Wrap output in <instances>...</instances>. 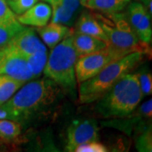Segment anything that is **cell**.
Returning a JSON list of instances; mask_svg holds the SVG:
<instances>
[{"instance_id": "cell-18", "label": "cell", "mask_w": 152, "mask_h": 152, "mask_svg": "<svg viewBox=\"0 0 152 152\" xmlns=\"http://www.w3.org/2000/svg\"><path fill=\"white\" fill-rule=\"evenodd\" d=\"M21 133V125L17 121L0 120V139L10 142L18 137Z\"/></svg>"}, {"instance_id": "cell-12", "label": "cell", "mask_w": 152, "mask_h": 152, "mask_svg": "<svg viewBox=\"0 0 152 152\" xmlns=\"http://www.w3.org/2000/svg\"><path fill=\"white\" fill-rule=\"evenodd\" d=\"M73 42L77 58L102 50L108 46V42L99 38L76 32L73 34Z\"/></svg>"}, {"instance_id": "cell-31", "label": "cell", "mask_w": 152, "mask_h": 152, "mask_svg": "<svg viewBox=\"0 0 152 152\" xmlns=\"http://www.w3.org/2000/svg\"><path fill=\"white\" fill-rule=\"evenodd\" d=\"M43 1H47V2H49V3H50V2H51V1H52V0H43Z\"/></svg>"}, {"instance_id": "cell-5", "label": "cell", "mask_w": 152, "mask_h": 152, "mask_svg": "<svg viewBox=\"0 0 152 152\" xmlns=\"http://www.w3.org/2000/svg\"><path fill=\"white\" fill-rule=\"evenodd\" d=\"M127 55L110 45L102 50L79 57L75 64V77L80 83L94 77L99 72L114 61Z\"/></svg>"}, {"instance_id": "cell-11", "label": "cell", "mask_w": 152, "mask_h": 152, "mask_svg": "<svg viewBox=\"0 0 152 152\" xmlns=\"http://www.w3.org/2000/svg\"><path fill=\"white\" fill-rule=\"evenodd\" d=\"M44 42L51 49L56 46L60 42L74 33L73 29H70L64 25L51 23L36 30Z\"/></svg>"}, {"instance_id": "cell-17", "label": "cell", "mask_w": 152, "mask_h": 152, "mask_svg": "<svg viewBox=\"0 0 152 152\" xmlns=\"http://www.w3.org/2000/svg\"><path fill=\"white\" fill-rule=\"evenodd\" d=\"M33 79L39 77L42 73L48 58L47 51H39L26 56Z\"/></svg>"}, {"instance_id": "cell-21", "label": "cell", "mask_w": 152, "mask_h": 152, "mask_svg": "<svg viewBox=\"0 0 152 152\" xmlns=\"http://www.w3.org/2000/svg\"><path fill=\"white\" fill-rule=\"evenodd\" d=\"M147 10L142 4L139 2H132L128 6L127 18L133 30L135 29Z\"/></svg>"}, {"instance_id": "cell-20", "label": "cell", "mask_w": 152, "mask_h": 152, "mask_svg": "<svg viewBox=\"0 0 152 152\" xmlns=\"http://www.w3.org/2000/svg\"><path fill=\"white\" fill-rule=\"evenodd\" d=\"M139 39L143 42L149 44L151 41V15L147 10L144 13L143 17L134 30Z\"/></svg>"}, {"instance_id": "cell-1", "label": "cell", "mask_w": 152, "mask_h": 152, "mask_svg": "<svg viewBox=\"0 0 152 152\" xmlns=\"http://www.w3.org/2000/svg\"><path fill=\"white\" fill-rule=\"evenodd\" d=\"M58 85L45 77L30 82L0 106V120L23 122L52 104L58 93Z\"/></svg>"}, {"instance_id": "cell-4", "label": "cell", "mask_w": 152, "mask_h": 152, "mask_svg": "<svg viewBox=\"0 0 152 152\" xmlns=\"http://www.w3.org/2000/svg\"><path fill=\"white\" fill-rule=\"evenodd\" d=\"M77 60L73 42V34L52 49L43 72L45 77L69 92L76 88L75 64Z\"/></svg>"}, {"instance_id": "cell-24", "label": "cell", "mask_w": 152, "mask_h": 152, "mask_svg": "<svg viewBox=\"0 0 152 152\" xmlns=\"http://www.w3.org/2000/svg\"><path fill=\"white\" fill-rule=\"evenodd\" d=\"M17 20L16 14L9 7L6 0H0V26Z\"/></svg>"}, {"instance_id": "cell-16", "label": "cell", "mask_w": 152, "mask_h": 152, "mask_svg": "<svg viewBox=\"0 0 152 152\" xmlns=\"http://www.w3.org/2000/svg\"><path fill=\"white\" fill-rule=\"evenodd\" d=\"M50 4H52L53 9L52 23L68 26H71L74 23L76 13H74L70 9L54 1H52Z\"/></svg>"}, {"instance_id": "cell-3", "label": "cell", "mask_w": 152, "mask_h": 152, "mask_svg": "<svg viewBox=\"0 0 152 152\" xmlns=\"http://www.w3.org/2000/svg\"><path fill=\"white\" fill-rule=\"evenodd\" d=\"M141 52H132L110 63L94 77L79 83L78 94L80 104L96 102L125 74L130 73L144 61Z\"/></svg>"}, {"instance_id": "cell-9", "label": "cell", "mask_w": 152, "mask_h": 152, "mask_svg": "<svg viewBox=\"0 0 152 152\" xmlns=\"http://www.w3.org/2000/svg\"><path fill=\"white\" fill-rule=\"evenodd\" d=\"M6 48L25 57L39 51H47L36 35L35 30L26 27L13 37Z\"/></svg>"}, {"instance_id": "cell-22", "label": "cell", "mask_w": 152, "mask_h": 152, "mask_svg": "<svg viewBox=\"0 0 152 152\" xmlns=\"http://www.w3.org/2000/svg\"><path fill=\"white\" fill-rule=\"evenodd\" d=\"M39 0H8L9 7L15 14L21 15L38 2Z\"/></svg>"}, {"instance_id": "cell-13", "label": "cell", "mask_w": 152, "mask_h": 152, "mask_svg": "<svg viewBox=\"0 0 152 152\" xmlns=\"http://www.w3.org/2000/svg\"><path fill=\"white\" fill-rule=\"evenodd\" d=\"M76 33L99 38L108 42V37L96 16L90 13H83L76 23Z\"/></svg>"}, {"instance_id": "cell-7", "label": "cell", "mask_w": 152, "mask_h": 152, "mask_svg": "<svg viewBox=\"0 0 152 152\" xmlns=\"http://www.w3.org/2000/svg\"><path fill=\"white\" fill-rule=\"evenodd\" d=\"M98 140L99 127L94 119L74 121L67 130L66 150L75 151L76 148L80 144L97 142Z\"/></svg>"}, {"instance_id": "cell-26", "label": "cell", "mask_w": 152, "mask_h": 152, "mask_svg": "<svg viewBox=\"0 0 152 152\" xmlns=\"http://www.w3.org/2000/svg\"><path fill=\"white\" fill-rule=\"evenodd\" d=\"M76 152H106L108 151L104 144L99 143L97 142H88L86 144H83L76 148Z\"/></svg>"}, {"instance_id": "cell-32", "label": "cell", "mask_w": 152, "mask_h": 152, "mask_svg": "<svg viewBox=\"0 0 152 152\" xmlns=\"http://www.w3.org/2000/svg\"><path fill=\"white\" fill-rule=\"evenodd\" d=\"M85 1H87V0H80V2H81V4H83V2H85Z\"/></svg>"}, {"instance_id": "cell-2", "label": "cell", "mask_w": 152, "mask_h": 152, "mask_svg": "<svg viewBox=\"0 0 152 152\" xmlns=\"http://www.w3.org/2000/svg\"><path fill=\"white\" fill-rule=\"evenodd\" d=\"M143 98L137 73L125 74L96 101L95 111L103 118H123L130 115Z\"/></svg>"}, {"instance_id": "cell-14", "label": "cell", "mask_w": 152, "mask_h": 152, "mask_svg": "<svg viewBox=\"0 0 152 152\" xmlns=\"http://www.w3.org/2000/svg\"><path fill=\"white\" fill-rule=\"evenodd\" d=\"M130 2V0H87L82 5L91 10L110 15L123 11Z\"/></svg>"}, {"instance_id": "cell-23", "label": "cell", "mask_w": 152, "mask_h": 152, "mask_svg": "<svg viewBox=\"0 0 152 152\" xmlns=\"http://www.w3.org/2000/svg\"><path fill=\"white\" fill-rule=\"evenodd\" d=\"M136 148L139 151L151 152L152 151V137L151 128L144 130L136 141Z\"/></svg>"}, {"instance_id": "cell-10", "label": "cell", "mask_w": 152, "mask_h": 152, "mask_svg": "<svg viewBox=\"0 0 152 152\" xmlns=\"http://www.w3.org/2000/svg\"><path fill=\"white\" fill-rule=\"evenodd\" d=\"M52 16V9L46 3L35 4L21 15L16 16L17 20L22 25L42 27L49 20Z\"/></svg>"}, {"instance_id": "cell-25", "label": "cell", "mask_w": 152, "mask_h": 152, "mask_svg": "<svg viewBox=\"0 0 152 152\" xmlns=\"http://www.w3.org/2000/svg\"><path fill=\"white\" fill-rule=\"evenodd\" d=\"M140 82V89L143 96L151 94L152 92V77L149 72H144L137 73Z\"/></svg>"}, {"instance_id": "cell-15", "label": "cell", "mask_w": 152, "mask_h": 152, "mask_svg": "<svg viewBox=\"0 0 152 152\" xmlns=\"http://www.w3.org/2000/svg\"><path fill=\"white\" fill-rule=\"evenodd\" d=\"M25 83L10 76L0 75V106L7 102Z\"/></svg>"}, {"instance_id": "cell-27", "label": "cell", "mask_w": 152, "mask_h": 152, "mask_svg": "<svg viewBox=\"0 0 152 152\" xmlns=\"http://www.w3.org/2000/svg\"><path fill=\"white\" fill-rule=\"evenodd\" d=\"M52 1L64 6V7L70 9L76 14L80 9V6L82 5L80 0H52L51 2H52Z\"/></svg>"}, {"instance_id": "cell-6", "label": "cell", "mask_w": 152, "mask_h": 152, "mask_svg": "<svg viewBox=\"0 0 152 152\" xmlns=\"http://www.w3.org/2000/svg\"><path fill=\"white\" fill-rule=\"evenodd\" d=\"M95 16L107 36L108 45L111 47L126 54L134 52L149 53V44L140 41L132 29H120L111 26V22L101 15H95Z\"/></svg>"}, {"instance_id": "cell-30", "label": "cell", "mask_w": 152, "mask_h": 152, "mask_svg": "<svg viewBox=\"0 0 152 152\" xmlns=\"http://www.w3.org/2000/svg\"><path fill=\"white\" fill-rule=\"evenodd\" d=\"M6 55H7V52H6L5 49H2V50H0V64L4 59Z\"/></svg>"}, {"instance_id": "cell-8", "label": "cell", "mask_w": 152, "mask_h": 152, "mask_svg": "<svg viewBox=\"0 0 152 152\" xmlns=\"http://www.w3.org/2000/svg\"><path fill=\"white\" fill-rule=\"evenodd\" d=\"M7 55L0 64V75L10 76L24 83L33 80L26 57L4 48Z\"/></svg>"}, {"instance_id": "cell-19", "label": "cell", "mask_w": 152, "mask_h": 152, "mask_svg": "<svg viewBox=\"0 0 152 152\" xmlns=\"http://www.w3.org/2000/svg\"><path fill=\"white\" fill-rule=\"evenodd\" d=\"M25 27L18 20L11 23L0 26V50H2L9 45L13 37Z\"/></svg>"}, {"instance_id": "cell-28", "label": "cell", "mask_w": 152, "mask_h": 152, "mask_svg": "<svg viewBox=\"0 0 152 152\" xmlns=\"http://www.w3.org/2000/svg\"><path fill=\"white\" fill-rule=\"evenodd\" d=\"M140 113L144 118H151L152 115V99L147 100V102L142 104V105L140 108Z\"/></svg>"}, {"instance_id": "cell-29", "label": "cell", "mask_w": 152, "mask_h": 152, "mask_svg": "<svg viewBox=\"0 0 152 152\" xmlns=\"http://www.w3.org/2000/svg\"><path fill=\"white\" fill-rule=\"evenodd\" d=\"M140 1H142V2H143L144 4H145L144 7H146V9H147V11H149V14L151 16V14H152V7H151L152 0H140Z\"/></svg>"}]
</instances>
